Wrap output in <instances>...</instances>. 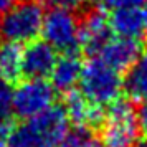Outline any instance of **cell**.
Instances as JSON below:
<instances>
[{
	"instance_id": "obj_12",
	"label": "cell",
	"mask_w": 147,
	"mask_h": 147,
	"mask_svg": "<svg viewBox=\"0 0 147 147\" xmlns=\"http://www.w3.org/2000/svg\"><path fill=\"white\" fill-rule=\"evenodd\" d=\"M111 32L121 38L139 40L146 32L144 13L140 8H117L109 17Z\"/></svg>"
},
{
	"instance_id": "obj_15",
	"label": "cell",
	"mask_w": 147,
	"mask_h": 147,
	"mask_svg": "<svg viewBox=\"0 0 147 147\" xmlns=\"http://www.w3.org/2000/svg\"><path fill=\"white\" fill-rule=\"evenodd\" d=\"M60 147H102V144L91 127L76 126L74 129H68Z\"/></svg>"
},
{
	"instance_id": "obj_17",
	"label": "cell",
	"mask_w": 147,
	"mask_h": 147,
	"mask_svg": "<svg viewBox=\"0 0 147 147\" xmlns=\"http://www.w3.org/2000/svg\"><path fill=\"white\" fill-rule=\"evenodd\" d=\"M36 3H40L41 7H61V8H68V10H78V8L84 7L88 0H35Z\"/></svg>"
},
{
	"instance_id": "obj_2",
	"label": "cell",
	"mask_w": 147,
	"mask_h": 147,
	"mask_svg": "<svg viewBox=\"0 0 147 147\" xmlns=\"http://www.w3.org/2000/svg\"><path fill=\"white\" fill-rule=\"evenodd\" d=\"M80 91L98 106H109L119 99L124 81L121 73L111 68L99 56H91L83 65L80 76Z\"/></svg>"
},
{
	"instance_id": "obj_19",
	"label": "cell",
	"mask_w": 147,
	"mask_h": 147,
	"mask_svg": "<svg viewBox=\"0 0 147 147\" xmlns=\"http://www.w3.org/2000/svg\"><path fill=\"white\" fill-rule=\"evenodd\" d=\"M137 117H139V126H140V131L144 134H147V102L144 101L142 106H140L139 113H137Z\"/></svg>"
},
{
	"instance_id": "obj_7",
	"label": "cell",
	"mask_w": 147,
	"mask_h": 147,
	"mask_svg": "<svg viewBox=\"0 0 147 147\" xmlns=\"http://www.w3.org/2000/svg\"><path fill=\"white\" fill-rule=\"evenodd\" d=\"M111 25H109V17L104 13L102 8H94L89 10L84 18L80 22V48H83L86 53L91 56L101 51V48L106 45L111 38Z\"/></svg>"
},
{
	"instance_id": "obj_20",
	"label": "cell",
	"mask_w": 147,
	"mask_h": 147,
	"mask_svg": "<svg viewBox=\"0 0 147 147\" xmlns=\"http://www.w3.org/2000/svg\"><path fill=\"white\" fill-rule=\"evenodd\" d=\"M22 0H0V15L5 13L7 10H10L12 7H15L17 3H20Z\"/></svg>"
},
{
	"instance_id": "obj_1",
	"label": "cell",
	"mask_w": 147,
	"mask_h": 147,
	"mask_svg": "<svg viewBox=\"0 0 147 147\" xmlns=\"http://www.w3.org/2000/svg\"><path fill=\"white\" fill-rule=\"evenodd\" d=\"M68 124L65 107L51 106L22 124L8 127L7 147H60Z\"/></svg>"
},
{
	"instance_id": "obj_24",
	"label": "cell",
	"mask_w": 147,
	"mask_h": 147,
	"mask_svg": "<svg viewBox=\"0 0 147 147\" xmlns=\"http://www.w3.org/2000/svg\"><path fill=\"white\" fill-rule=\"evenodd\" d=\"M142 102H144V101H142ZM146 102H147V99H146Z\"/></svg>"
},
{
	"instance_id": "obj_18",
	"label": "cell",
	"mask_w": 147,
	"mask_h": 147,
	"mask_svg": "<svg viewBox=\"0 0 147 147\" xmlns=\"http://www.w3.org/2000/svg\"><path fill=\"white\" fill-rule=\"evenodd\" d=\"M101 3L106 8L117 10V8H140L146 0H101Z\"/></svg>"
},
{
	"instance_id": "obj_6",
	"label": "cell",
	"mask_w": 147,
	"mask_h": 147,
	"mask_svg": "<svg viewBox=\"0 0 147 147\" xmlns=\"http://www.w3.org/2000/svg\"><path fill=\"white\" fill-rule=\"evenodd\" d=\"M56 89L47 78H27L13 89V113L30 119L55 106Z\"/></svg>"
},
{
	"instance_id": "obj_4",
	"label": "cell",
	"mask_w": 147,
	"mask_h": 147,
	"mask_svg": "<svg viewBox=\"0 0 147 147\" xmlns=\"http://www.w3.org/2000/svg\"><path fill=\"white\" fill-rule=\"evenodd\" d=\"M43 8L35 0H22L0 17V36L13 43H30L41 33Z\"/></svg>"
},
{
	"instance_id": "obj_3",
	"label": "cell",
	"mask_w": 147,
	"mask_h": 147,
	"mask_svg": "<svg viewBox=\"0 0 147 147\" xmlns=\"http://www.w3.org/2000/svg\"><path fill=\"white\" fill-rule=\"evenodd\" d=\"M139 117L132 102L124 99L111 102L101 122L102 147H134L139 140Z\"/></svg>"
},
{
	"instance_id": "obj_22",
	"label": "cell",
	"mask_w": 147,
	"mask_h": 147,
	"mask_svg": "<svg viewBox=\"0 0 147 147\" xmlns=\"http://www.w3.org/2000/svg\"><path fill=\"white\" fill-rule=\"evenodd\" d=\"M142 13H144V23H146V33H147V0H146V3L142 5Z\"/></svg>"
},
{
	"instance_id": "obj_9",
	"label": "cell",
	"mask_w": 147,
	"mask_h": 147,
	"mask_svg": "<svg viewBox=\"0 0 147 147\" xmlns=\"http://www.w3.org/2000/svg\"><path fill=\"white\" fill-rule=\"evenodd\" d=\"M56 50L45 40H33L23 48L22 71L27 78H47L56 63Z\"/></svg>"
},
{
	"instance_id": "obj_8",
	"label": "cell",
	"mask_w": 147,
	"mask_h": 147,
	"mask_svg": "<svg viewBox=\"0 0 147 147\" xmlns=\"http://www.w3.org/2000/svg\"><path fill=\"white\" fill-rule=\"evenodd\" d=\"M140 53H142V47H140L139 40L111 36L109 41L101 48V51L96 56H99L104 63H107L116 71L122 73L132 68Z\"/></svg>"
},
{
	"instance_id": "obj_13",
	"label": "cell",
	"mask_w": 147,
	"mask_h": 147,
	"mask_svg": "<svg viewBox=\"0 0 147 147\" xmlns=\"http://www.w3.org/2000/svg\"><path fill=\"white\" fill-rule=\"evenodd\" d=\"M22 61H23V48L18 43L5 41L0 45V80L13 83L20 78Z\"/></svg>"
},
{
	"instance_id": "obj_10",
	"label": "cell",
	"mask_w": 147,
	"mask_h": 147,
	"mask_svg": "<svg viewBox=\"0 0 147 147\" xmlns=\"http://www.w3.org/2000/svg\"><path fill=\"white\" fill-rule=\"evenodd\" d=\"M63 107L68 116V121H71L74 126L94 127L99 126L104 119L102 107L91 102L81 91H76V89H71L66 93Z\"/></svg>"
},
{
	"instance_id": "obj_14",
	"label": "cell",
	"mask_w": 147,
	"mask_h": 147,
	"mask_svg": "<svg viewBox=\"0 0 147 147\" xmlns=\"http://www.w3.org/2000/svg\"><path fill=\"white\" fill-rule=\"evenodd\" d=\"M124 89L136 101L147 99V50L142 51L132 68L127 71L124 80Z\"/></svg>"
},
{
	"instance_id": "obj_23",
	"label": "cell",
	"mask_w": 147,
	"mask_h": 147,
	"mask_svg": "<svg viewBox=\"0 0 147 147\" xmlns=\"http://www.w3.org/2000/svg\"><path fill=\"white\" fill-rule=\"evenodd\" d=\"M134 147H147V137L146 139H139L136 144H134Z\"/></svg>"
},
{
	"instance_id": "obj_11",
	"label": "cell",
	"mask_w": 147,
	"mask_h": 147,
	"mask_svg": "<svg viewBox=\"0 0 147 147\" xmlns=\"http://www.w3.org/2000/svg\"><path fill=\"white\" fill-rule=\"evenodd\" d=\"M81 68H83V63L76 51L63 53L60 58H56V63L50 73L51 84L55 86V89L63 93L74 89L76 83L80 81Z\"/></svg>"
},
{
	"instance_id": "obj_5",
	"label": "cell",
	"mask_w": 147,
	"mask_h": 147,
	"mask_svg": "<svg viewBox=\"0 0 147 147\" xmlns=\"http://www.w3.org/2000/svg\"><path fill=\"white\" fill-rule=\"evenodd\" d=\"M78 33H80V22L73 10L53 7L43 17V25H41L43 40L58 51L63 53L76 51L80 48Z\"/></svg>"
},
{
	"instance_id": "obj_21",
	"label": "cell",
	"mask_w": 147,
	"mask_h": 147,
	"mask_svg": "<svg viewBox=\"0 0 147 147\" xmlns=\"http://www.w3.org/2000/svg\"><path fill=\"white\" fill-rule=\"evenodd\" d=\"M0 147H7V131L0 129Z\"/></svg>"
},
{
	"instance_id": "obj_16",
	"label": "cell",
	"mask_w": 147,
	"mask_h": 147,
	"mask_svg": "<svg viewBox=\"0 0 147 147\" xmlns=\"http://www.w3.org/2000/svg\"><path fill=\"white\" fill-rule=\"evenodd\" d=\"M13 114V88L5 80H0V129L8 131Z\"/></svg>"
}]
</instances>
